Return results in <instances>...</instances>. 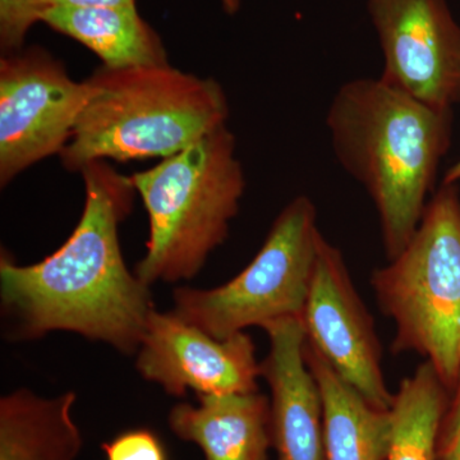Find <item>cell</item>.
I'll use <instances>...</instances> for the list:
<instances>
[{
    "instance_id": "6da1fadb",
    "label": "cell",
    "mask_w": 460,
    "mask_h": 460,
    "mask_svg": "<svg viewBox=\"0 0 460 460\" xmlns=\"http://www.w3.org/2000/svg\"><path fill=\"white\" fill-rule=\"evenodd\" d=\"M81 172L84 211L66 243L32 265L2 252L3 316L14 341L62 330L137 353L155 305L150 287L127 268L119 243L118 229L131 214L136 190L102 160Z\"/></svg>"
},
{
    "instance_id": "7a4b0ae2",
    "label": "cell",
    "mask_w": 460,
    "mask_h": 460,
    "mask_svg": "<svg viewBox=\"0 0 460 460\" xmlns=\"http://www.w3.org/2000/svg\"><path fill=\"white\" fill-rule=\"evenodd\" d=\"M339 164L372 199L387 261L407 247L452 146L454 114L411 98L380 77L339 87L326 114Z\"/></svg>"
},
{
    "instance_id": "3957f363",
    "label": "cell",
    "mask_w": 460,
    "mask_h": 460,
    "mask_svg": "<svg viewBox=\"0 0 460 460\" xmlns=\"http://www.w3.org/2000/svg\"><path fill=\"white\" fill-rule=\"evenodd\" d=\"M86 81L89 100L60 154L71 172L104 159H165L226 126L229 118L222 84L169 63L102 66Z\"/></svg>"
},
{
    "instance_id": "277c9868",
    "label": "cell",
    "mask_w": 460,
    "mask_h": 460,
    "mask_svg": "<svg viewBox=\"0 0 460 460\" xmlns=\"http://www.w3.org/2000/svg\"><path fill=\"white\" fill-rule=\"evenodd\" d=\"M129 178L150 223L136 277L148 287L193 279L228 238L246 190L234 135L226 124Z\"/></svg>"
},
{
    "instance_id": "5b68a950",
    "label": "cell",
    "mask_w": 460,
    "mask_h": 460,
    "mask_svg": "<svg viewBox=\"0 0 460 460\" xmlns=\"http://www.w3.org/2000/svg\"><path fill=\"white\" fill-rule=\"evenodd\" d=\"M394 321V354L417 353L453 393L460 372V189L441 183L407 247L371 275Z\"/></svg>"
},
{
    "instance_id": "8992f818",
    "label": "cell",
    "mask_w": 460,
    "mask_h": 460,
    "mask_svg": "<svg viewBox=\"0 0 460 460\" xmlns=\"http://www.w3.org/2000/svg\"><path fill=\"white\" fill-rule=\"evenodd\" d=\"M323 233L313 199L288 202L243 271L213 289L177 288L172 313L219 341L251 326L302 319Z\"/></svg>"
},
{
    "instance_id": "52a82bcc",
    "label": "cell",
    "mask_w": 460,
    "mask_h": 460,
    "mask_svg": "<svg viewBox=\"0 0 460 460\" xmlns=\"http://www.w3.org/2000/svg\"><path fill=\"white\" fill-rule=\"evenodd\" d=\"M87 81L77 83L41 48L0 59V186L30 166L62 154L89 100Z\"/></svg>"
},
{
    "instance_id": "ba28073f",
    "label": "cell",
    "mask_w": 460,
    "mask_h": 460,
    "mask_svg": "<svg viewBox=\"0 0 460 460\" xmlns=\"http://www.w3.org/2000/svg\"><path fill=\"white\" fill-rule=\"evenodd\" d=\"M367 11L381 80L429 107L460 104V25L447 0H367Z\"/></svg>"
},
{
    "instance_id": "9c48e42d",
    "label": "cell",
    "mask_w": 460,
    "mask_h": 460,
    "mask_svg": "<svg viewBox=\"0 0 460 460\" xmlns=\"http://www.w3.org/2000/svg\"><path fill=\"white\" fill-rule=\"evenodd\" d=\"M305 339L375 407L390 410L394 394L383 372L374 317L354 287L341 251L321 238L304 314Z\"/></svg>"
},
{
    "instance_id": "30bf717a",
    "label": "cell",
    "mask_w": 460,
    "mask_h": 460,
    "mask_svg": "<svg viewBox=\"0 0 460 460\" xmlns=\"http://www.w3.org/2000/svg\"><path fill=\"white\" fill-rule=\"evenodd\" d=\"M136 368L166 394L199 395L259 392L261 363L246 332L219 341L174 313L154 310L137 350Z\"/></svg>"
},
{
    "instance_id": "8fae6325",
    "label": "cell",
    "mask_w": 460,
    "mask_h": 460,
    "mask_svg": "<svg viewBox=\"0 0 460 460\" xmlns=\"http://www.w3.org/2000/svg\"><path fill=\"white\" fill-rule=\"evenodd\" d=\"M263 330L270 343L261 362V377L271 393V449L277 460H325L323 404L319 386L305 361L304 323L289 317Z\"/></svg>"
},
{
    "instance_id": "7c38bea8",
    "label": "cell",
    "mask_w": 460,
    "mask_h": 460,
    "mask_svg": "<svg viewBox=\"0 0 460 460\" xmlns=\"http://www.w3.org/2000/svg\"><path fill=\"white\" fill-rule=\"evenodd\" d=\"M180 402L168 426L181 441L198 445L205 460H268L271 449L270 399L261 393L199 395Z\"/></svg>"
},
{
    "instance_id": "4fadbf2b",
    "label": "cell",
    "mask_w": 460,
    "mask_h": 460,
    "mask_svg": "<svg viewBox=\"0 0 460 460\" xmlns=\"http://www.w3.org/2000/svg\"><path fill=\"white\" fill-rule=\"evenodd\" d=\"M304 352L320 390L325 460H385L392 411L375 407L339 376L307 339Z\"/></svg>"
},
{
    "instance_id": "5bb4252c",
    "label": "cell",
    "mask_w": 460,
    "mask_h": 460,
    "mask_svg": "<svg viewBox=\"0 0 460 460\" xmlns=\"http://www.w3.org/2000/svg\"><path fill=\"white\" fill-rule=\"evenodd\" d=\"M74 392L42 398L20 389L0 399V460H77L81 429L72 417Z\"/></svg>"
},
{
    "instance_id": "9a60e30c",
    "label": "cell",
    "mask_w": 460,
    "mask_h": 460,
    "mask_svg": "<svg viewBox=\"0 0 460 460\" xmlns=\"http://www.w3.org/2000/svg\"><path fill=\"white\" fill-rule=\"evenodd\" d=\"M41 22L80 41L108 68L169 63L162 39L137 8L51 7Z\"/></svg>"
},
{
    "instance_id": "2e32d148",
    "label": "cell",
    "mask_w": 460,
    "mask_h": 460,
    "mask_svg": "<svg viewBox=\"0 0 460 460\" xmlns=\"http://www.w3.org/2000/svg\"><path fill=\"white\" fill-rule=\"evenodd\" d=\"M452 393L431 363L401 381L392 408V440L385 460H436L438 438Z\"/></svg>"
},
{
    "instance_id": "e0dca14e",
    "label": "cell",
    "mask_w": 460,
    "mask_h": 460,
    "mask_svg": "<svg viewBox=\"0 0 460 460\" xmlns=\"http://www.w3.org/2000/svg\"><path fill=\"white\" fill-rule=\"evenodd\" d=\"M47 0H0V47L5 54L22 49L30 29L41 22Z\"/></svg>"
},
{
    "instance_id": "ac0fdd59",
    "label": "cell",
    "mask_w": 460,
    "mask_h": 460,
    "mask_svg": "<svg viewBox=\"0 0 460 460\" xmlns=\"http://www.w3.org/2000/svg\"><path fill=\"white\" fill-rule=\"evenodd\" d=\"M107 460H169L160 436L154 429H126L102 444Z\"/></svg>"
},
{
    "instance_id": "d6986e66",
    "label": "cell",
    "mask_w": 460,
    "mask_h": 460,
    "mask_svg": "<svg viewBox=\"0 0 460 460\" xmlns=\"http://www.w3.org/2000/svg\"><path fill=\"white\" fill-rule=\"evenodd\" d=\"M436 460H460V372L438 429Z\"/></svg>"
},
{
    "instance_id": "ffe728a7",
    "label": "cell",
    "mask_w": 460,
    "mask_h": 460,
    "mask_svg": "<svg viewBox=\"0 0 460 460\" xmlns=\"http://www.w3.org/2000/svg\"><path fill=\"white\" fill-rule=\"evenodd\" d=\"M51 7L136 8V0H47V9Z\"/></svg>"
},
{
    "instance_id": "44dd1931",
    "label": "cell",
    "mask_w": 460,
    "mask_h": 460,
    "mask_svg": "<svg viewBox=\"0 0 460 460\" xmlns=\"http://www.w3.org/2000/svg\"><path fill=\"white\" fill-rule=\"evenodd\" d=\"M460 181V160L456 164L450 166L445 172L443 183L452 184Z\"/></svg>"
},
{
    "instance_id": "7402d4cb",
    "label": "cell",
    "mask_w": 460,
    "mask_h": 460,
    "mask_svg": "<svg viewBox=\"0 0 460 460\" xmlns=\"http://www.w3.org/2000/svg\"><path fill=\"white\" fill-rule=\"evenodd\" d=\"M224 11L228 14L237 13L241 9V0H220Z\"/></svg>"
}]
</instances>
